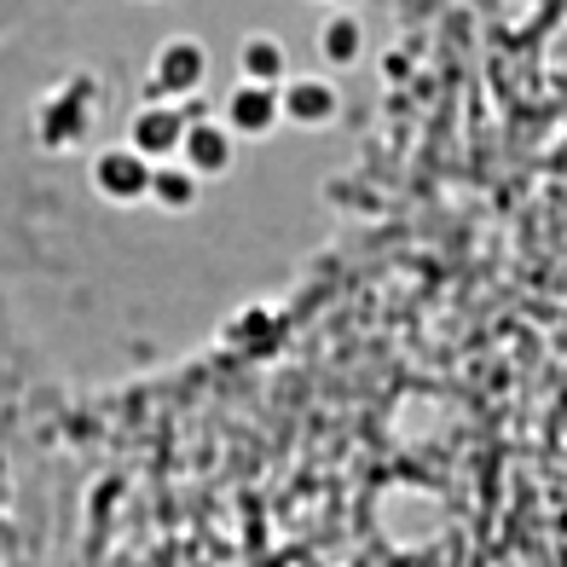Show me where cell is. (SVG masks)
<instances>
[{"instance_id":"1","label":"cell","mask_w":567,"mask_h":567,"mask_svg":"<svg viewBox=\"0 0 567 567\" xmlns=\"http://www.w3.org/2000/svg\"><path fill=\"white\" fill-rule=\"evenodd\" d=\"M93 179H99V192H105L111 203H134V197L151 192V157H140L134 145H127V151H111V157H99Z\"/></svg>"},{"instance_id":"2","label":"cell","mask_w":567,"mask_h":567,"mask_svg":"<svg viewBox=\"0 0 567 567\" xmlns=\"http://www.w3.org/2000/svg\"><path fill=\"white\" fill-rule=\"evenodd\" d=\"M197 82H203V47L197 41H168L151 59V87L157 93H192Z\"/></svg>"},{"instance_id":"3","label":"cell","mask_w":567,"mask_h":567,"mask_svg":"<svg viewBox=\"0 0 567 567\" xmlns=\"http://www.w3.org/2000/svg\"><path fill=\"white\" fill-rule=\"evenodd\" d=\"M284 116L278 105V87H261V82H244L238 93L226 99V122H231V134H267V127Z\"/></svg>"},{"instance_id":"4","label":"cell","mask_w":567,"mask_h":567,"mask_svg":"<svg viewBox=\"0 0 567 567\" xmlns=\"http://www.w3.org/2000/svg\"><path fill=\"white\" fill-rule=\"evenodd\" d=\"M179 151H186V168L192 174H226L231 168V134H226V127H215V122L186 127Z\"/></svg>"},{"instance_id":"5","label":"cell","mask_w":567,"mask_h":567,"mask_svg":"<svg viewBox=\"0 0 567 567\" xmlns=\"http://www.w3.org/2000/svg\"><path fill=\"white\" fill-rule=\"evenodd\" d=\"M179 140H186V122H179L174 111L151 105L134 116V151L140 157H168V151H179Z\"/></svg>"},{"instance_id":"6","label":"cell","mask_w":567,"mask_h":567,"mask_svg":"<svg viewBox=\"0 0 567 567\" xmlns=\"http://www.w3.org/2000/svg\"><path fill=\"white\" fill-rule=\"evenodd\" d=\"M278 105H284V116H296V122H307V127H319V122L337 116V93H330V82H313V75H301V82H290V87L278 93Z\"/></svg>"},{"instance_id":"7","label":"cell","mask_w":567,"mask_h":567,"mask_svg":"<svg viewBox=\"0 0 567 567\" xmlns=\"http://www.w3.org/2000/svg\"><path fill=\"white\" fill-rule=\"evenodd\" d=\"M238 64H244V82H261V87L284 82V47L272 35H249L238 47Z\"/></svg>"},{"instance_id":"8","label":"cell","mask_w":567,"mask_h":567,"mask_svg":"<svg viewBox=\"0 0 567 567\" xmlns=\"http://www.w3.org/2000/svg\"><path fill=\"white\" fill-rule=\"evenodd\" d=\"M319 53H324V64H353L359 59V18H330L319 30Z\"/></svg>"},{"instance_id":"9","label":"cell","mask_w":567,"mask_h":567,"mask_svg":"<svg viewBox=\"0 0 567 567\" xmlns=\"http://www.w3.org/2000/svg\"><path fill=\"white\" fill-rule=\"evenodd\" d=\"M151 192H157V203H168V209H186L197 197V174L192 168H151Z\"/></svg>"}]
</instances>
